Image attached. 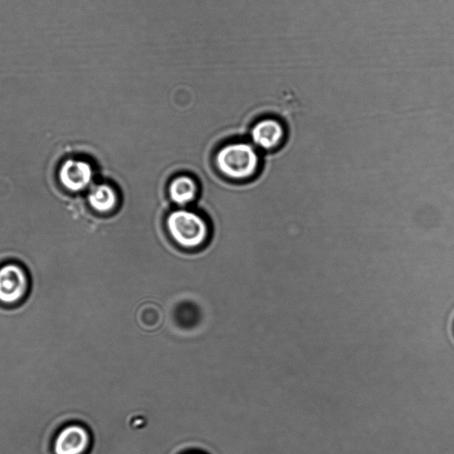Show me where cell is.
I'll return each mask as SVG.
<instances>
[{"label": "cell", "instance_id": "cell-1", "mask_svg": "<svg viewBox=\"0 0 454 454\" xmlns=\"http://www.w3.org/2000/svg\"><path fill=\"white\" fill-rule=\"evenodd\" d=\"M215 165L223 176L231 179H247L256 172L259 156L250 144L231 143L216 153Z\"/></svg>", "mask_w": 454, "mask_h": 454}, {"label": "cell", "instance_id": "cell-2", "mask_svg": "<svg viewBox=\"0 0 454 454\" xmlns=\"http://www.w3.org/2000/svg\"><path fill=\"white\" fill-rule=\"evenodd\" d=\"M166 226L172 239L184 248L200 247L208 235L207 224L204 218L187 209L170 212L166 219Z\"/></svg>", "mask_w": 454, "mask_h": 454}, {"label": "cell", "instance_id": "cell-3", "mask_svg": "<svg viewBox=\"0 0 454 454\" xmlns=\"http://www.w3.org/2000/svg\"><path fill=\"white\" fill-rule=\"evenodd\" d=\"M28 288L29 279L22 266L13 262L0 266V303L13 305L20 301Z\"/></svg>", "mask_w": 454, "mask_h": 454}, {"label": "cell", "instance_id": "cell-4", "mask_svg": "<svg viewBox=\"0 0 454 454\" xmlns=\"http://www.w3.org/2000/svg\"><path fill=\"white\" fill-rule=\"evenodd\" d=\"M89 430L77 423L60 428L52 442L53 454H86L90 446Z\"/></svg>", "mask_w": 454, "mask_h": 454}, {"label": "cell", "instance_id": "cell-5", "mask_svg": "<svg viewBox=\"0 0 454 454\" xmlns=\"http://www.w3.org/2000/svg\"><path fill=\"white\" fill-rule=\"evenodd\" d=\"M91 165L81 159H67L59 168V183L67 190L77 192L85 190L92 182Z\"/></svg>", "mask_w": 454, "mask_h": 454}, {"label": "cell", "instance_id": "cell-6", "mask_svg": "<svg viewBox=\"0 0 454 454\" xmlns=\"http://www.w3.org/2000/svg\"><path fill=\"white\" fill-rule=\"evenodd\" d=\"M285 135L283 124L272 118L259 121L251 130L253 142L265 150L278 147L284 141Z\"/></svg>", "mask_w": 454, "mask_h": 454}, {"label": "cell", "instance_id": "cell-7", "mask_svg": "<svg viewBox=\"0 0 454 454\" xmlns=\"http://www.w3.org/2000/svg\"><path fill=\"white\" fill-rule=\"evenodd\" d=\"M87 200L95 211L105 214L116 207L118 196L113 186L108 184H98L91 187Z\"/></svg>", "mask_w": 454, "mask_h": 454}, {"label": "cell", "instance_id": "cell-8", "mask_svg": "<svg viewBox=\"0 0 454 454\" xmlns=\"http://www.w3.org/2000/svg\"><path fill=\"white\" fill-rule=\"evenodd\" d=\"M197 191L196 182L187 176L175 177L168 185L170 199L179 206L192 202L197 195Z\"/></svg>", "mask_w": 454, "mask_h": 454}]
</instances>
